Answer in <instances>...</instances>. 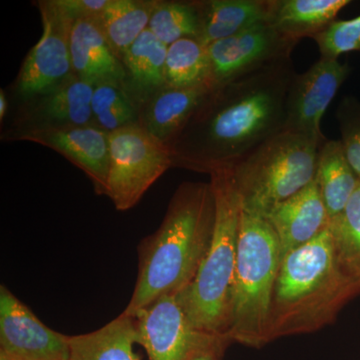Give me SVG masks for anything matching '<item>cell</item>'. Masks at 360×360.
I'll return each mask as SVG.
<instances>
[{"label":"cell","mask_w":360,"mask_h":360,"mask_svg":"<svg viewBox=\"0 0 360 360\" xmlns=\"http://www.w3.org/2000/svg\"><path fill=\"white\" fill-rule=\"evenodd\" d=\"M291 58L213 86L169 146L174 167L212 174L231 170L284 130Z\"/></svg>","instance_id":"obj_1"},{"label":"cell","mask_w":360,"mask_h":360,"mask_svg":"<svg viewBox=\"0 0 360 360\" xmlns=\"http://www.w3.org/2000/svg\"><path fill=\"white\" fill-rule=\"evenodd\" d=\"M214 224L210 182L180 184L158 231L139 243L136 283L122 314L134 316L163 296L187 288L210 250Z\"/></svg>","instance_id":"obj_2"},{"label":"cell","mask_w":360,"mask_h":360,"mask_svg":"<svg viewBox=\"0 0 360 360\" xmlns=\"http://www.w3.org/2000/svg\"><path fill=\"white\" fill-rule=\"evenodd\" d=\"M360 295L341 269L329 229L281 259L270 307L269 343L321 330Z\"/></svg>","instance_id":"obj_3"},{"label":"cell","mask_w":360,"mask_h":360,"mask_svg":"<svg viewBox=\"0 0 360 360\" xmlns=\"http://www.w3.org/2000/svg\"><path fill=\"white\" fill-rule=\"evenodd\" d=\"M210 176L215 198L212 245L193 281L176 298L196 330L229 335L243 208L229 170L214 172Z\"/></svg>","instance_id":"obj_4"},{"label":"cell","mask_w":360,"mask_h":360,"mask_svg":"<svg viewBox=\"0 0 360 360\" xmlns=\"http://www.w3.org/2000/svg\"><path fill=\"white\" fill-rule=\"evenodd\" d=\"M281 262V245L269 222L241 210L229 333L232 343L255 348L269 343L270 307Z\"/></svg>","instance_id":"obj_5"},{"label":"cell","mask_w":360,"mask_h":360,"mask_svg":"<svg viewBox=\"0 0 360 360\" xmlns=\"http://www.w3.org/2000/svg\"><path fill=\"white\" fill-rule=\"evenodd\" d=\"M324 142L279 132L229 170L243 212L265 217L272 208L314 181Z\"/></svg>","instance_id":"obj_6"},{"label":"cell","mask_w":360,"mask_h":360,"mask_svg":"<svg viewBox=\"0 0 360 360\" xmlns=\"http://www.w3.org/2000/svg\"><path fill=\"white\" fill-rule=\"evenodd\" d=\"M170 167V148L139 123L110 132L105 196L120 212L131 210Z\"/></svg>","instance_id":"obj_7"},{"label":"cell","mask_w":360,"mask_h":360,"mask_svg":"<svg viewBox=\"0 0 360 360\" xmlns=\"http://www.w3.org/2000/svg\"><path fill=\"white\" fill-rule=\"evenodd\" d=\"M42 34L30 49L16 78V94L25 103L49 94L75 77L70 34L75 20L56 0L39 1Z\"/></svg>","instance_id":"obj_8"},{"label":"cell","mask_w":360,"mask_h":360,"mask_svg":"<svg viewBox=\"0 0 360 360\" xmlns=\"http://www.w3.org/2000/svg\"><path fill=\"white\" fill-rule=\"evenodd\" d=\"M297 42L286 39L269 22L259 23L245 32L208 45L210 82L212 86L291 58Z\"/></svg>","instance_id":"obj_9"},{"label":"cell","mask_w":360,"mask_h":360,"mask_svg":"<svg viewBox=\"0 0 360 360\" xmlns=\"http://www.w3.org/2000/svg\"><path fill=\"white\" fill-rule=\"evenodd\" d=\"M350 71V66L338 59L321 58L302 75L296 73L286 99L283 131L328 141L321 132L322 116Z\"/></svg>","instance_id":"obj_10"},{"label":"cell","mask_w":360,"mask_h":360,"mask_svg":"<svg viewBox=\"0 0 360 360\" xmlns=\"http://www.w3.org/2000/svg\"><path fill=\"white\" fill-rule=\"evenodd\" d=\"M132 317L148 360H191L215 336L191 326L176 295L163 296Z\"/></svg>","instance_id":"obj_11"},{"label":"cell","mask_w":360,"mask_h":360,"mask_svg":"<svg viewBox=\"0 0 360 360\" xmlns=\"http://www.w3.org/2000/svg\"><path fill=\"white\" fill-rule=\"evenodd\" d=\"M0 352L11 360H68V335L49 328L0 286Z\"/></svg>","instance_id":"obj_12"},{"label":"cell","mask_w":360,"mask_h":360,"mask_svg":"<svg viewBox=\"0 0 360 360\" xmlns=\"http://www.w3.org/2000/svg\"><path fill=\"white\" fill-rule=\"evenodd\" d=\"M13 139L53 149L82 169L98 195H105L110 172V134L94 125L13 131Z\"/></svg>","instance_id":"obj_13"},{"label":"cell","mask_w":360,"mask_h":360,"mask_svg":"<svg viewBox=\"0 0 360 360\" xmlns=\"http://www.w3.org/2000/svg\"><path fill=\"white\" fill-rule=\"evenodd\" d=\"M264 219L276 231L281 259L290 251L316 238L329 225L328 212L314 179L272 208Z\"/></svg>","instance_id":"obj_14"},{"label":"cell","mask_w":360,"mask_h":360,"mask_svg":"<svg viewBox=\"0 0 360 360\" xmlns=\"http://www.w3.org/2000/svg\"><path fill=\"white\" fill-rule=\"evenodd\" d=\"M70 54L75 77L91 85L110 84L125 89L127 71L99 25L82 18L73 22Z\"/></svg>","instance_id":"obj_15"},{"label":"cell","mask_w":360,"mask_h":360,"mask_svg":"<svg viewBox=\"0 0 360 360\" xmlns=\"http://www.w3.org/2000/svg\"><path fill=\"white\" fill-rule=\"evenodd\" d=\"M94 89L89 82L77 77L71 78L49 94L30 101L15 131L94 125L91 110Z\"/></svg>","instance_id":"obj_16"},{"label":"cell","mask_w":360,"mask_h":360,"mask_svg":"<svg viewBox=\"0 0 360 360\" xmlns=\"http://www.w3.org/2000/svg\"><path fill=\"white\" fill-rule=\"evenodd\" d=\"M212 89L210 84L188 89L165 87L141 108L139 123L169 148Z\"/></svg>","instance_id":"obj_17"},{"label":"cell","mask_w":360,"mask_h":360,"mask_svg":"<svg viewBox=\"0 0 360 360\" xmlns=\"http://www.w3.org/2000/svg\"><path fill=\"white\" fill-rule=\"evenodd\" d=\"M167 45L146 30L123 56L122 60L127 71L125 90L139 110L167 87Z\"/></svg>","instance_id":"obj_18"},{"label":"cell","mask_w":360,"mask_h":360,"mask_svg":"<svg viewBox=\"0 0 360 360\" xmlns=\"http://www.w3.org/2000/svg\"><path fill=\"white\" fill-rule=\"evenodd\" d=\"M349 0H269L267 22L286 39L297 42L323 32Z\"/></svg>","instance_id":"obj_19"},{"label":"cell","mask_w":360,"mask_h":360,"mask_svg":"<svg viewBox=\"0 0 360 360\" xmlns=\"http://www.w3.org/2000/svg\"><path fill=\"white\" fill-rule=\"evenodd\" d=\"M198 4L201 21L198 39L205 46L269 20V0H210Z\"/></svg>","instance_id":"obj_20"},{"label":"cell","mask_w":360,"mask_h":360,"mask_svg":"<svg viewBox=\"0 0 360 360\" xmlns=\"http://www.w3.org/2000/svg\"><path fill=\"white\" fill-rule=\"evenodd\" d=\"M134 317L120 314L92 333L68 335V360H141Z\"/></svg>","instance_id":"obj_21"},{"label":"cell","mask_w":360,"mask_h":360,"mask_svg":"<svg viewBox=\"0 0 360 360\" xmlns=\"http://www.w3.org/2000/svg\"><path fill=\"white\" fill-rule=\"evenodd\" d=\"M314 180L330 221L343 212L360 181L340 141H326L319 148Z\"/></svg>","instance_id":"obj_22"},{"label":"cell","mask_w":360,"mask_h":360,"mask_svg":"<svg viewBox=\"0 0 360 360\" xmlns=\"http://www.w3.org/2000/svg\"><path fill=\"white\" fill-rule=\"evenodd\" d=\"M158 4V0H108L97 20L118 58L148 30Z\"/></svg>","instance_id":"obj_23"},{"label":"cell","mask_w":360,"mask_h":360,"mask_svg":"<svg viewBox=\"0 0 360 360\" xmlns=\"http://www.w3.org/2000/svg\"><path fill=\"white\" fill-rule=\"evenodd\" d=\"M165 82L167 86L174 89L212 85L207 46L191 37L170 44L165 61Z\"/></svg>","instance_id":"obj_24"},{"label":"cell","mask_w":360,"mask_h":360,"mask_svg":"<svg viewBox=\"0 0 360 360\" xmlns=\"http://www.w3.org/2000/svg\"><path fill=\"white\" fill-rule=\"evenodd\" d=\"M328 229L341 269L360 284V181L343 212L329 221Z\"/></svg>","instance_id":"obj_25"},{"label":"cell","mask_w":360,"mask_h":360,"mask_svg":"<svg viewBox=\"0 0 360 360\" xmlns=\"http://www.w3.org/2000/svg\"><path fill=\"white\" fill-rule=\"evenodd\" d=\"M201 28L198 1H158L148 30L167 46L177 40L198 39Z\"/></svg>","instance_id":"obj_26"},{"label":"cell","mask_w":360,"mask_h":360,"mask_svg":"<svg viewBox=\"0 0 360 360\" xmlns=\"http://www.w3.org/2000/svg\"><path fill=\"white\" fill-rule=\"evenodd\" d=\"M94 127L110 132L139 122V110L127 90L118 85H94L91 101Z\"/></svg>","instance_id":"obj_27"},{"label":"cell","mask_w":360,"mask_h":360,"mask_svg":"<svg viewBox=\"0 0 360 360\" xmlns=\"http://www.w3.org/2000/svg\"><path fill=\"white\" fill-rule=\"evenodd\" d=\"M321 58L338 59L349 52L360 51V15L347 20H335L314 37Z\"/></svg>","instance_id":"obj_28"},{"label":"cell","mask_w":360,"mask_h":360,"mask_svg":"<svg viewBox=\"0 0 360 360\" xmlns=\"http://www.w3.org/2000/svg\"><path fill=\"white\" fill-rule=\"evenodd\" d=\"M341 143L350 165L360 179V103L352 98L343 99L338 110Z\"/></svg>","instance_id":"obj_29"},{"label":"cell","mask_w":360,"mask_h":360,"mask_svg":"<svg viewBox=\"0 0 360 360\" xmlns=\"http://www.w3.org/2000/svg\"><path fill=\"white\" fill-rule=\"evenodd\" d=\"M58 6L73 20H98L108 0H56Z\"/></svg>","instance_id":"obj_30"},{"label":"cell","mask_w":360,"mask_h":360,"mask_svg":"<svg viewBox=\"0 0 360 360\" xmlns=\"http://www.w3.org/2000/svg\"><path fill=\"white\" fill-rule=\"evenodd\" d=\"M231 343L229 335H215L207 345L193 355L191 360H221L225 350Z\"/></svg>","instance_id":"obj_31"},{"label":"cell","mask_w":360,"mask_h":360,"mask_svg":"<svg viewBox=\"0 0 360 360\" xmlns=\"http://www.w3.org/2000/svg\"><path fill=\"white\" fill-rule=\"evenodd\" d=\"M7 110H8V101H7L6 92L1 89L0 90V120H4L6 117Z\"/></svg>","instance_id":"obj_32"},{"label":"cell","mask_w":360,"mask_h":360,"mask_svg":"<svg viewBox=\"0 0 360 360\" xmlns=\"http://www.w3.org/2000/svg\"><path fill=\"white\" fill-rule=\"evenodd\" d=\"M0 360H11L8 359V357L6 356V355H4V354H1L0 352Z\"/></svg>","instance_id":"obj_33"}]
</instances>
